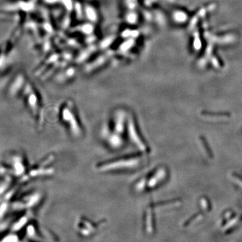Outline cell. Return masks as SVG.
I'll return each instance as SVG.
<instances>
[{
	"instance_id": "6da1fadb",
	"label": "cell",
	"mask_w": 242,
	"mask_h": 242,
	"mask_svg": "<svg viewBox=\"0 0 242 242\" xmlns=\"http://www.w3.org/2000/svg\"><path fill=\"white\" fill-rule=\"evenodd\" d=\"M59 118L63 125L68 129L72 137L79 138L82 136L83 130L77 114L76 108L72 101H66L61 104Z\"/></svg>"
},
{
	"instance_id": "7a4b0ae2",
	"label": "cell",
	"mask_w": 242,
	"mask_h": 242,
	"mask_svg": "<svg viewBox=\"0 0 242 242\" xmlns=\"http://www.w3.org/2000/svg\"><path fill=\"white\" fill-rule=\"evenodd\" d=\"M144 161V158L140 154L135 155L100 163L97 166L96 168L101 172L133 170L140 167Z\"/></svg>"
},
{
	"instance_id": "3957f363",
	"label": "cell",
	"mask_w": 242,
	"mask_h": 242,
	"mask_svg": "<svg viewBox=\"0 0 242 242\" xmlns=\"http://www.w3.org/2000/svg\"><path fill=\"white\" fill-rule=\"evenodd\" d=\"M126 133L127 135L129 141L134 145V146L136 147L137 149L139 150L141 153L146 152L147 149L146 143H145L143 139L140 135V131L139 130L133 114H128V115Z\"/></svg>"
},
{
	"instance_id": "277c9868",
	"label": "cell",
	"mask_w": 242,
	"mask_h": 242,
	"mask_svg": "<svg viewBox=\"0 0 242 242\" xmlns=\"http://www.w3.org/2000/svg\"><path fill=\"white\" fill-rule=\"evenodd\" d=\"M128 113L124 109H117L111 119V127L109 131L116 134L122 135L126 132ZM108 129V128H107Z\"/></svg>"
},
{
	"instance_id": "5b68a950",
	"label": "cell",
	"mask_w": 242,
	"mask_h": 242,
	"mask_svg": "<svg viewBox=\"0 0 242 242\" xmlns=\"http://www.w3.org/2000/svg\"><path fill=\"white\" fill-rule=\"evenodd\" d=\"M103 135H104L106 143L112 149H119L124 143L122 135L112 133L107 128H106L103 132Z\"/></svg>"
}]
</instances>
